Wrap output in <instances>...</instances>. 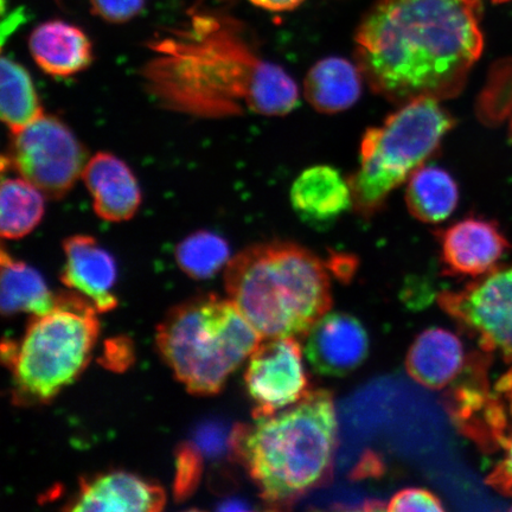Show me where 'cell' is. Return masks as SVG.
Instances as JSON below:
<instances>
[{"instance_id": "obj_1", "label": "cell", "mask_w": 512, "mask_h": 512, "mask_svg": "<svg viewBox=\"0 0 512 512\" xmlns=\"http://www.w3.org/2000/svg\"><path fill=\"white\" fill-rule=\"evenodd\" d=\"M149 49L144 86L165 110L201 119L278 117L298 105L296 82L262 60L232 18L191 11L187 23L156 37Z\"/></svg>"}, {"instance_id": "obj_2", "label": "cell", "mask_w": 512, "mask_h": 512, "mask_svg": "<svg viewBox=\"0 0 512 512\" xmlns=\"http://www.w3.org/2000/svg\"><path fill=\"white\" fill-rule=\"evenodd\" d=\"M480 9L475 0H380L356 36L364 80L399 105L458 95L482 55Z\"/></svg>"}, {"instance_id": "obj_3", "label": "cell", "mask_w": 512, "mask_h": 512, "mask_svg": "<svg viewBox=\"0 0 512 512\" xmlns=\"http://www.w3.org/2000/svg\"><path fill=\"white\" fill-rule=\"evenodd\" d=\"M253 419L235 428L232 448L265 503L285 509L330 482L338 422L329 390H310L294 405Z\"/></svg>"}, {"instance_id": "obj_4", "label": "cell", "mask_w": 512, "mask_h": 512, "mask_svg": "<svg viewBox=\"0 0 512 512\" xmlns=\"http://www.w3.org/2000/svg\"><path fill=\"white\" fill-rule=\"evenodd\" d=\"M229 299L262 338H304L332 306L328 267L304 247L267 242L230 259Z\"/></svg>"}, {"instance_id": "obj_5", "label": "cell", "mask_w": 512, "mask_h": 512, "mask_svg": "<svg viewBox=\"0 0 512 512\" xmlns=\"http://www.w3.org/2000/svg\"><path fill=\"white\" fill-rule=\"evenodd\" d=\"M156 339L163 360L188 392L211 396L264 338L232 300L207 294L172 309Z\"/></svg>"}, {"instance_id": "obj_6", "label": "cell", "mask_w": 512, "mask_h": 512, "mask_svg": "<svg viewBox=\"0 0 512 512\" xmlns=\"http://www.w3.org/2000/svg\"><path fill=\"white\" fill-rule=\"evenodd\" d=\"M98 312L79 292L59 294L48 312L31 318L19 344L3 345L17 399L48 402L78 379L100 334Z\"/></svg>"}, {"instance_id": "obj_7", "label": "cell", "mask_w": 512, "mask_h": 512, "mask_svg": "<svg viewBox=\"0 0 512 512\" xmlns=\"http://www.w3.org/2000/svg\"><path fill=\"white\" fill-rule=\"evenodd\" d=\"M452 126L440 101L426 98L407 102L370 128L362 139L360 169L349 181L354 207L374 214L433 155Z\"/></svg>"}, {"instance_id": "obj_8", "label": "cell", "mask_w": 512, "mask_h": 512, "mask_svg": "<svg viewBox=\"0 0 512 512\" xmlns=\"http://www.w3.org/2000/svg\"><path fill=\"white\" fill-rule=\"evenodd\" d=\"M89 158L74 132L61 119L44 113L11 134L3 165L35 185L48 200L59 201L81 179Z\"/></svg>"}, {"instance_id": "obj_9", "label": "cell", "mask_w": 512, "mask_h": 512, "mask_svg": "<svg viewBox=\"0 0 512 512\" xmlns=\"http://www.w3.org/2000/svg\"><path fill=\"white\" fill-rule=\"evenodd\" d=\"M438 303L483 352L512 362V266L496 268L463 290L440 293Z\"/></svg>"}, {"instance_id": "obj_10", "label": "cell", "mask_w": 512, "mask_h": 512, "mask_svg": "<svg viewBox=\"0 0 512 512\" xmlns=\"http://www.w3.org/2000/svg\"><path fill=\"white\" fill-rule=\"evenodd\" d=\"M262 341L249 356L245 374L247 392L254 402L253 418L277 413L310 392L298 338Z\"/></svg>"}, {"instance_id": "obj_11", "label": "cell", "mask_w": 512, "mask_h": 512, "mask_svg": "<svg viewBox=\"0 0 512 512\" xmlns=\"http://www.w3.org/2000/svg\"><path fill=\"white\" fill-rule=\"evenodd\" d=\"M483 356H471L446 394V408L458 431L484 452L504 448L509 439L507 407L491 393Z\"/></svg>"}, {"instance_id": "obj_12", "label": "cell", "mask_w": 512, "mask_h": 512, "mask_svg": "<svg viewBox=\"0 0 512 512\" xmlns=\"http://www.w3.org/2000/svg\"><path fill=\"white\" fill-rule=\"evenodd\" d=\"M305 338L307 361L319 375L347 376L360 368L369 355L368 332L349 313H326Z\"/></svg>"}, {"instance_id": "obj_13", "label": "cell", "mask_w": 512, "mask_h": 512, "mask_svg": "<svg viewBox=\"0 0 512 512\" xmlns=\"http://www.w3.org/2000/svg\"><path fill=\"white\" fill-rule=\"evenodd\" d=\"M441 261L456 277H483L495 271L511 248L494 222L467 219L439 234Z\"/></svg>"}, {"instance_id": "obj_14", "label": "cell", "mask_w": 512, "mask_h": 512, "mask_svg": "<svg viewBox=\"0 0 512 512\" xmlns=\"http://www.w3.org/2000/svg\"><path fill=\"white\" fill-rule=\"evenodd\" d=\"M66 256L61 280L64 285L85 296L100 313L118 306L113 288L117 283V264L113 256L91 235L69 236L63 242Z\"/></svg>"}, {"instance_id": "obj_15", "label": "cell", "mask_w": 512, "mask_h": 512, "mask_svg": "<svg viewBox=\"0 0 512 512\" xmlns=\"http://www.w3.org/2000/svg\"><path fill=\"white\" fill-rule=\"evenodd\" d=\"M99 219L111 223L130 221L142 206V189L130 166L110 152L89 158L81 177Z\"/></svg>"}, {"instance_id": "obj_16", "label": "cell", "mask_w": 512, "mask_h": 512, "mask_svg": "<svg viewBox=\"0 0 512 512\" xmlns=\"http://www.w3.org/2000/svg\"><path fill=\"white\" fill-rule=\"evenodd\" d=\"M165 491L132 473L112 471L85 478L68 511L156 512L164 508Z\"/></svg>"}, {"instance_id": "obj_17", "label": "cell", "mask_w": 512, "mask_h": 512, "mask_svg": "<svg viewBox=\"0 0 512 512\" xmlns=\"http://www.w3.org/2000/svg\"><path fill=\"white\" fill-rule=\"evenodd\" d=\"M29 50L38 68L57 79L85 72L94 59L86 32L59 19L44 22L31 32Z\"/></svg>"}, {"instance_id": "obj_18", "label": "cell", "mask_w": 512, "mask_h": 512, "mask_svg": "<svg viewBox=\"0 0 512 512\" xmlns=\"http://www.w3.org/2000/svg\"><path fill=\"white\" fill-rule=\"evenodd\" d=\"M291 203L306 222L325 226L354 207V195L341 172L329 165H316L294 181Z\"/></svg>"}, {"instance_id": "obj_19", "label": "cell", "mask_w": 512, "mask_h": 512, "mask_svg": "<svg viewBox=\"0 0 512 512\" xmlns=\"http://www.w3.org/2000/svg\"><path fill=\"white\" fill-rule=\"evenodd\" d=\"M466 361L459 337L434 326L415 338L408 350L406 369L408 375L422 387L440 390L458 379Z\"/></svg>"}, {"instance_id": "obj_20", "label": "cell", "mask_w": 512, "mask_h": 512, "mask_svg": "<svg viewBox=\"0 0 512 512\" xmlns=\"http://www.w3.org/2000/svg\"><path fill=\"white\" fill-rule=\"evenodd\" d=\"M363 79L355 64L329 57L319 61L307 74L305 96L320 113L343 112L360 99Z\"/></svg>"}, {"instance_id": "obj_21", "label": "cell", "mask_w": 512, "mask_h": 512, "mask_svg": "<svg viewBox=\"0 0 512 512\" xmlns=\"http://www.w3.org/2000/svg\"><path fill=\"white\" fill-rule=\"evenodd\" d=\"M459 190L447 171L438 166H424L409 177L406 202L409 213L425 223H439L457 208Z\"/></svg>"}, {"instance_id": "obj_22", "label": "cell", "mask_w": 512, "mask_h": 512, "mask_svg": "<svg viewBox=\"0 0 512 512\" xmlns=\"http://www.w3.org/2000/svg\"><path fill=\"white\" fill-rule=\"evenodd\" d=\"M2 312L5 316L18 312L43 315L54 306L55 296L51 294L46 281L34 267L12 258L2 251Z\"/></svg>"}, {"instance_id": "obj_23", "label": "cell", "mask_w": 512, "mask_h": 512, "mask_svg": "<svg viewBox=\"0 0 512 512\" xmlns=\"http://www.w3.org/2000/svg\"><path fill=\"white\" fill-rule=\"evenodd\" d=\"M44 114L40 95L23 64L3 56L0 63V118L11 134Z\"/></svg>"}, {"instance_id": "obj_24", "label": "cell", "mask_w": 512, "mask_h": 512, "mask_svg": "<svg viewBox=\"0 0 512 512\" xmlns=\"http://www.w3.org/2000/svg\"><path fill=\"white\" fill-rule=\"evenodd\" d=\"M47 197L22 177L3 178L0 189V234L19 240L40 226Z\"/></svg>"}, {"instance_id": "obj_25", "label": "cell", "mask_w": 512, "mask_h": 512, "mask_svg": "<svg viewBox=\"0 0 512 512\" xmlns=\"http://www.w3.org/2000/svg\"><path fill=\"white\" fill-rule=\"evenodd\" d=\"M179 268L196 280L213 278L230 261L228 242L208 230L187 236L176 248Z\"/></svg>"}, {"instance_id": "obj_26", "label": "cell", "mask_w": 512, "mask_h": 512, "mask_svg": "<svg viewBox=\"0 0 512 512\" xmlns=\"http://www.w3.org/2000/svg\"><path fill=\"white\" fill-rule=\"evenodd\" d=\"M388 511H445L443 502L433 492L420 488L403 489L390 499Z\"/></svg>"}, {"instance_id": "obj_27", "label": "cell", "mask_w": 512, "mask_h": 512, "mask_svg": "<svg viewBox=\"0 0 512 512\" xmlns=\"http://www.w3.org/2000/svg\"><path fill=\"white\" fill-rule=\"evenodd\" d=\"M94 15L110 23L131 21L142 12L145 0H91Z\"/></svg>"}, {"instance_id": "obj_28", "label": "cell", "mask_w": 512, "mask_h": 512, "mask_svg": "<svg viewBox=\"0 0 512 512\" xmlns=\"http://www.w3.org/2000/svg\"><path fill=\"white\" fill-rule=\"evenodd\" d=\"M501 462L494 467L490 475L486 477L485 483L505 497L512 498V432L509 435Z\"/></svg>"}, {"instance_id": "obj_29", "label": "cell", "mask_w": 512, "mask_h": 512, "mask_svg": "<svg viewBox=\"0 0 512 512\" xmlns=\"http://www.w3.org/2000/svg\"><path fill=\"white\" fill-rule=\"evenodd\" d=\"M198 466L200 460L191 448H183L178 456V477H177V495L185 496L194 485V480L198 476Z\"/></svg>"}, {"instance_id": "obj_30", "label": "cell", "mask_w": 512, "mask_h": 512, "mask_svg": "<svg viewBox=\"0 0 512 512\" xmlns=\"http://www.w3.org/2000/svg\"><path fill=\"white\" fill-rule=\"evenodd\" d=\"M496 394L512 415V368L496 383Z\"/></svg>"}, {"instance_id": "obj_31", "label": "cell", "mask_w": 512, "mask_h": 512, "mask_svg": "<svg viewBox=\"0 0 512 512\" xmlns=\"http://www.w3.org/2000/svg\"><path fill=\"white\" fill-rule=\"evenodd\" d=\"M251 2L259 8L279 12L297 8L299 4L303 3V0H251Z\"/></svg>"}, {"instance_id": "obj_32", "label": "cell", "mask_w": 512, "mask_h": 512, "mask_svg": "<svg viewBox=\"0 0 512 512\" xmlns=\"http://www.w3.org/2000/svg\"><path fill=\"white\" fill-rule=\"evenodd\" d=\"M475 2H482V0H475ZM491 2H494V3H505V2H509V0H491Z\"/></svg>"}, {"instance_id": "obj_33", "label": "cell", "mask_w": 512, "mask_h": 512, "mask_svg": "<svg viewBox=\"0 0 512 512\" xmlns=\"http://www.w3.org/2000/svg\"><path fill=\"white\" fill-rule=\"evenodd\" d=\"M510 134H511V138H512V121H511Z\"/></svg>"}, {"instance_id": "obj_34", "label": "cell", "mask_w": 512, "mask_h": 512, "mask_svg": "<svg viewBox=\"0 0 512 512\" xmlns=\"http://www.w3.org/2000/svg\"><path fill=\"white\" fill-rule=\"evenodd\" d=\"M511 510H512V508H511Z\"/></svg>"}]
</instances>
